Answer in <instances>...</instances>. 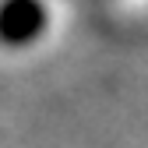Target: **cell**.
<instances>
[{
  "instance_id": "6da1fadb",
  "label": "cell",
  "mask_w": 148,
  "mask_h": 148,
  "mask_svg": "<svg viewBox=\"0 0 148 148\" xmlns=\"http://www.w3.org/2000/svg\"><path fill=\"white\" fill-rule=\"evenodd\" d=\"M46 28V7L39 0H4L0 4V42L28 46Z\"/></svg>"
}]
</instances>
